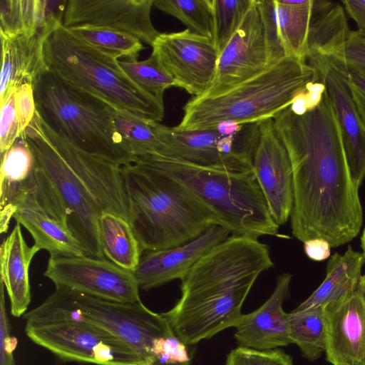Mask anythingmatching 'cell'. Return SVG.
<instances>
[{"mask_svg": "<svg viewBox=\"0 0 365 365\" xmlns=\"http://www.w3.org/2000/svg\"><path fill=\"white\" fill-rule=\"evenodd\" d=\"M152 53L173 79L175 86L194 97L206 93L216 77L219 53L212 38L188 29L160 33Z\"/></svg>", "mask_w": 365, "mask_h": 365, "instance_id": "cell-13", "label": "cell"}, {"mask_svg": "<svg viewBox=\"0 0 365 365\" xmlns=\"http://www.w3.org/2000/svg\"><path fill=\"white\" fill-rule=\"evenodd\" d=\"M307 63L316 69L327 89L341 130L350 173L359 187L365 178V130L346 77L322 56L314 55L308 58Z\"/></svg>", "mask_w": 365, "mask_h": 365, "instance_id": "cell-19", "label": "cell"}, {"mask_svg": "<svg viewBox=\"0 0 365 365\" xmlns=\"http://www.w3.org/2000/svg\"><path fill=\"white\" fill-rule=\"evenodd\" d=\"M14 102L19 131L21 135L36 113L34 87L29 83L18 87L14 92Z\"/></svg>", "mask_w": 365, "mask_h": 365, "instance_id": "cell-43", "label": "cell"}, {"mask_svg": "<svg viewBox=\"0 0 365 365\" xmlns=\"http://www.w3.org/2000/svg\"><path fill=\"white\" fill-rule=\"evenodd\" d=\"M328 60L345 76L352 100L365 130V71L353 66Z\"/></svg>", "mask_w": 365, "mask_h": 365, "instance_id": "cell-41", "label": "cell"}, {"mask_svg": "<svg viewBox=\"0 0 365 365\" xmlns=\"http://www.w3.org/2000/svg\"><path fill=\"white\" fill-rule=\"evenodd\" d=\"M225 365H294L292 357L281 349L259 350L239 346L231 350Z\"/></svg>", "mask_w": 365, "mask_h": 365, "instance_id": "cell-37", "label": "cell"}, {"mask_svg": "<svg viewBox=\"0 0 365 365\" xmlns=\"http://www.w3.org/2000/svg\"><path fill=\"white\" fill-rule=\"evenodd\" d=\"M68 1L0 0V34L30 35L40 29L63 25Z\"/></svg>", "mask_w": 365, "mask_h": 365, "instance_id": "cell-26", "label": "cell"}, {"mask_svg": "<svg viewBox=\"0 0 365 365\" xmlns=\"http://www.w3.org/2000/svg\"><path fill=\"white\" fill-rule=\"evenodd\" d=\"M266 39L269 63L272 66L286 58L278 35L274 0H257Z\"/></svg>", "mask_w": 365, "mask_h": 365, "instance_id": "cell-39", "label": "cell"}, {"mask_svg": "<svg viewBox=\"0 0 365 365\" xmlns=\"http://www.w3.org/2000/svg\"><path fill=\"white\" fill-rule=\"evenodd\" d=\"M153 3L154 0H69L63 25L112 29L152 46L160 34L151 21Z\"/></svg>", "mask_w": 365, "mask_h": 365, "instance_id": "cell-18", "label": "cell"}, {"mask_svg": "<svg viewBox=\"0 0 365 365\" xmlns=\"http://www.w3.org/2000/svg\"><path fill=\"white\" fill-rule=\"evenodd\" d=\"M269 66L263 24L257 0H255L240 26L219 55L212 86L201 96L222 93Z\"/></svg>", "mask_w": 365, "mask_h": 365, "instance_id": "cell-15", "label": "cell"}, {"mask_svg": "<svg viewBox=\"0 0 365 365\" xmlns=\"http://www.w3.org/2000/svg\"><path fill=\"white\" fill-rule=\"evenodd\" d=\"M289 337L302 356L315 361L325 352L327 321L324 306L289 313Z\"/></svg>", "mask_w": 365, "mask_h": 365, "instance_id": "cell-30", "label": "cell"}, {"mask_svg": "<svg viewBox=\"0 0 365 365\" xmlns=\"http://www.w3.org/2000/svg\"><path fill=\"white\" fill-rule=\"evenodd\" d=\"M44 55L47 66L78 88L145 120H163V101L135 84L118 59L85 43L63 25L46 38Z\"/></svg>", "mask_w": 365, "mask_h": 365, "instance_id": "cell-7", "label": "cell"}, {"mask_svg": "<svg viewBox=\"0 0 365 365\" xmlns=\"http://www.w3.org/2000/svg\"><path fill=\"white\" fill-rule=\"evenodd\" d=\"M56 287H64L90 296L120 302L140 301L133 272L106 259L50 257L44 272Z\"/></svg>", "mask_w": 365, "mask_h": 365, "instance_id": "cell-12", "label": "cell"}, {"mask_svg": "<svg viewBox=\"0 0 365 365\" xmlns=\"http://www.w3.org/2000/svg\"><path fill=\"white\" fill-rule=\"evenodd\" d=\"M360 240H361V247L362 250V254L365 259V227H364V229L362 232V234L361 235Z\"/></svg>", "mask_w": 365, "mask_h": 365, "instance_id": "cell-46", "label": "cell"}, {"mask_svg": "<svg viewBox=\"0 0 365 365\" xmlns=\"http://www.w3.org/2000/svg\"><path fill=\"white\" fill-rule=\"evenodd\" d=\"M292 168V235L331 247L353 240L363 224L359 189L350 173L341 133L323 82L317 78L273 118Z\"/></svg>", "mask_w": 365, "mask_h": 365, "instance_id": "cell-1", "label": "cell"}, {"mask_svg": "<svg viewBox=\"0 0 365 365\" xmlns=\"http://www.w3.org/2000/svg\"><path fill=\"white\" fill-rule=\"evenodd\" d=\"M274 2L278 35L285 56L307 62L314 23V0H274Z\"/></svg>", "mask_w": 365, "mask_h": 365, "instance_id": "cell-28", "label": "cell"}, {"mask_svg": "<svg viewBox=\"0 0 365 365\" xmlns=\"http://www.w3.org/2000/svg\"><path fill=\"white\" fill-rule=\"evenodd\" d=\"M188 346L175 333L159 338L154 342L153 359L149 365H191Z\"/></svg>", "mask_w": 365, "mask_h": 365, "instance_id": "cell-38", "label": "cell"}, {"mask_svg": "<svg viewBox=\"0 0 365 365\" xmlns=\"http://www.w3.org/2000/svg\"><path fill=\"white\" fill-rule=\"evenodd\" d=\"M292 277L289 273L280 274L268 299L252 312L242 314L235 327L234 337L239 346L267 350L292 344L289 313H286L282 307L289 294Z\"/></svg>", "mask_w": 365, "mask_h": 365, "instance_id": "cell-21", "label": "cell"}, {"mask_svg": "<svg viewBox=\"0 0 365 365\" xmlns=\"http://www.w3.org/2000/svg\"><path fill=\"white\" fill-rule=\"evenodd\" d=\"M103 254L118 266L134 272L143 251L129 221L110 212H103L98 220Z\"/></svg>", "mask_w": 365, "mask_h": 365, "instance_id": "cell-29", "label": "cell"}, {"mask_svg": "<svg viewBox=\"0 0 365 365\" xmlns=\"http://www.w3.org/2000/svg\"><path fill=\"white\" fill-rule=\"evenodd\" d=\"M118 63L135 84L160 101H163L165 91L175 86L172 77L153 54L143 61L131 58H120Z\"/></svg>", "mask_w": 365, "mask_h": 365, "instance_id": "cell-33", "label": "cell"}, {"mask_svg": "<svg viewBox=\"0 0 365 365\" xmlns=\"http://www.w3.org/2000/svg\"><path fill=\"white\" fill-rule=\"evenodd\" d=\"M324 309L327 361L331 365H365V274Z\"/></svg>", "mask_w": 365, "mask_h": 365, "instance_id": "cell-16", "label": "cell"}, {"mask_svg": "<svg viewBox=\"0 0 365 365\" xmlns=\"http://www.w3.org/2000/svg\"><path fill=\"white\" fill-rule=\"evenodd\" d=\"M39 177L34 153L23 138L1 154L0 225L6 232L14 212V204L23 194L38 191Z\"/></svg>", "mask_w": 365, "mask_h": 365, "instance_id": "cell-24", "label": "cell"}, {"mask_svg": "<svg viewBox=\"0 0 365 365\" xmlns=\"http://www.w3.org/2000/svg\"><path fill=\"white\" fill-rule=\"evenodd\" d=\"M76 300L85 319L106 329L129 345L149 365L156 339L173 334L167 319L140 301L120 303L75 290Z\"/></svg>", "mask_w": 365, "mask_h": 365, "instance_id": "cell-11", "label": "cell"}, {"mask_svg": "<svg viewBox=\"0 0 365 365\" xmlns=\"http://www.w3.org/2000/svg\"><path fill=\"white\" fill-rule=\"evenodd\" d=\"M259 130L252 173L273 220L280 226L290 219L293 207L292 165L287 151L275 131L273 118L261 122Z\"/></svg>", "mask_w": 365, "mask_h": 365, "instance_id": "cell-17", "label": "cell"}, {"mask_svg": "<svg viewBox=\"0 0 365 365\" xmlns=\"http://www.w3.org/2000/svg\"><path fill=\"white\" fill-rule=\"evenodd\" d=\"M133 162L170 178L232 235L255 239L277 235L279 226L252 171L200 165L163 155L136 157Z\"/></svg>", "mask_w": 365, "mask_h": 365, "instance_id": "cell-3", "label": "cell"}, {"mask_svg": "<svg viewBox=\"0 0 365 365\" xmlns=\"http://www.w3.org/2000/svg\"><path fill=\"white\" fill-rule=\"evenodd\" d=\"M153 5L180 20L191 31L212 39V0H154Z\"/></svg>", "mask_w": 365, "mask_h": 365, "instance_id": "cell-34", "label": "cell"}, {"mask_svg": "<svg viewBox=\"0 0 365 365\" xmlns=\"http://www.w3.org/2000/svg\"><path fill=\"white\" fill-rule=\"evenodd\" d=\"M53 30L40 29L30 35H1V70L0 103L12 90L29 83L34 87L48 68L44 43Z\"/></svg>", "mask_w": 365, "mask_h": 365, "instance_id": "cell-22", "label": "cell"}, {"mask_svg": "<svg viewBox=\"0 0 365 365\" xmlns=\"http://www.w3.org/2000/svg\"><path fill=\"white\" fill-rule=\"evenodd\" d=\"M128 221L143 249L156 251L187 243L216 225L176 182L144 164L122 166Z\"/></svg>", "mask_w": 365, "mask_h": 365, "instance_id": "cell-4", "label": "cell"}, {"mask_svg": "<svg viewBox=\"0 0 365 365\" xmlns=\"http://www.w3.org/2000/svg\"><path fill=\"white\" fill-rule=\"evenodd\" d=\"M304 250L307 257L316 262L324 261L331 256V245L324 239L313 238L306 240Z\"/></svg>", "mask_w": 365, "mask_h": 365, "instance_id": "cell-44", "label": "cell"}, {"mask_svg": "<svg viewBox=\"0 0 365 365\" xmlns=\"http://www.w3.org/2000/svg\"><path fill=\"white\" fill-rule=\"evenodd\" d=\"M34 93L38 115L56 134L120 167L132 163L134 158L115 130L111 106L48 67L36 80Z\"/></svg>", "mask_w": 365, "mask_h": 365, "instance_id": "cell-6", "label": "cell"}, {"mask_svg": "<svg viewBox=\"0 0 365 365\" xmlns=\"http://www.w3.org/2000/svg\"><path fill=\"white\" fill-rule=\"evenodd\" d=\"M40 122L49 143L86 187L102 212L113 213L128 220L121 167L78 148L53 132L41 118Z\"/></svg>", "mask_w": 365, "mask_h": 365, "instance_id": "cell-14", "label": "cell"}, {"mask_svg": "<svg viewBox=\"0 0 365 365\" xmlns=\"http://www.w3.org/2000/svg\"><path fill=\"white\" fill-rule=\"evenodd\" d=\"M364 264L362 252L354 250L350 245L342 255L335 252L327 263L326 276L322 283L293 311L324 306L338 299L356 285Z\"/></svg>", "mask_w": 365, "mask_h": 365, "instance_id": "cell-27", "label": "cell"}, {"mask_svg": "<svg viewBox=\"0 0 365 365\" xmlns=\"http://www.w3.org/2000/svg\"><path fill=\"white\" fill-rule=\"evenodd\" d=\"M11 91L1 104L0 151L7 150L21 136L15 109L14 92Z\"/></svg>", "mask_w": 365, "mask_h": 365, "instance_id": "cell-40", "label": "cell"}, {"mask_svg": "<svg viewBox=\"0 0 365 365\" xmlns=\"http://www.w3.org/2000/svg\"><path fill=\"white\" fill-rule=\"evenodd\" d=\"M27 336L63 361L147 365L123 341L88 322L25 326Z\"/></svg>", "mask_w": 365, "mask_h": 365, "instance_id": "cell-10", "label": "cell"}, {"mask_svg": "<svg viewBox=\"0 0 365 365\" xmlns=\"http://www.w3.org/2000/svg\"><path fill=\"white\" fill-rule=\"evenodd\" d=\"M230 234L225 228L214 225L198 237L180 246L147 251L133 272L139 288L147 291L175 279L182 280L205 254L226 240Z\"/></svg>", "mask_w": 365, "mask_h": 365, "instance_id": "cell-20", "label": "cell"}, {"mask_svg": "<svg viewBox=\"0 0 365 365\" xmlns=\"http://www.w3.org/2000/svg\"><path fill=\"white\" fill-rule=\"evenodd\" d=\"M51 186L66 217V225L87 256L106 259L98 227L99 206L45 136L37 113L21 135Z\"/></svg>", "mask_w": 365, "mask_h": 365, "instance_id": "cell-9", "label": "cell"}, {"mask_svg": "<svg viewBox=\"0 0 365 365\" xmlns=\"http://www.w3.org/2000/svg\"><path fill=\"white\" fill-rule=\"evenodd\" d=\"M346 12L356 22L361 36L365 38V0L341 1Z\"/></svg>", "mask_w": 365, "mask_h": 365, "instance_id": "cell-45", "label": "cell"}, {"mask_svg": "<svg viewBox=\"0 0 365 365\" xmlns=\"http://www.w3.org/2000/svg\"><path fill=\"white\" fill-rule=\"evenodd\" d=\"M39 250L34 245H27L19 222L1 243L0 279L9 297L11 314L15 317L24 316L31 302L29 267Z\"/></svg>", "mask_w": 365, "mask_h": 365, "instance_id": "cell-25", "label": "cell"}, {"mask_svg": "<svg viewBox=\"0 0 365 365\" xmlns=\"http://www.w3.org/2000/svg\"><path fill=\"white\" fill-rule=\"evenodd\" d=\"M12 217L31 234L34 245L50 257L87 256L66 225L49 215L34 193L23 194L16 200Z\"/></svg>", "mask_w": 365, "mask_h": 365, "instance_id": "cell-23", "label": "cell"}, {"mask_svg": "<svg viewBox=\"0 0 365 365\" xmlns=\"http://www.w3.org/2000/svg\"><path fill=\"white\" fill-rule=\"evenodd\" d=\"M316 55L365 71V38L349 29Z\"/></svg>", "mask_w": 365, "mask_h": 365, "instance_id": "cell-36", "label": "cell"}, {"mask_svg": "<svg viewBox=\"0 0 365 365\" xmlns=\"http://www.w3.org/2000/svg\"><path fill=\"white\" fill-rule=\"evenodd\" d=\"M259 123L224 122L212 128L181 130L153 122V128L162 143L157 155L228 170L252 171Z\"/></svg>", "mask_w": 365, "mask_h": 365, "instance_id": "cell-8", "label": "cell"}, {"mask_svg": "<svg viewBox=\"0 0 365 365\" xmlns=\"http://www.w3.org/2000/svg\"><path fill=\"white\" fill-rule=\"evenodd\" d=\"M318 77L307 62L286 57L266 70L215 96H196L182 108L175 126L203 130L224 122L261 123L289 106Z\"/></svg>", "mask_w": 365, "mask_h": 365, "instance_id": "cell-5", "label": "cell"}, {"mask_svg": "<svg viewBox=\"0 0 365 365\" xmlns=\"http://www.w3.org/2000/svg\"><path fill=\"white\" fill-rule=\"evenodd\" d=\"M5 287L0 279V365H15L14 351L17 341L11 336L5 303Z\"/></svg>", "mask_w": 365, "mask_h": 365, "instance_id": "cell-42", "label": "cell"}, {"mask_svg": "<svg viewBox=\"0 0 365 365\" xmlns=\"http://www.w3.org/2000/svg\"><path fill=\"white\" fill-rule=\"evenodd\" d=\"M112 115L115 130L134 158L160 153L162 143L153 128V121L113 107Z\"/></svg>", "mask_w": 365, "mask_h": 365, "instance_id": "cell-32", "label": "cell"}, {"mask_svg": "<svg viewBox=\"0 0 365 365\" xmlns=\"http://www.w3.org/2000/svg\"><path fill=\"white\" fill-rule=\"evenodd\" d=\"M255 0H212V41L220 53L240 26Z\"/></svg>", "mask_w": 365, "mask_h": 365, "instance_id": "cell-35", "label": "cell"}, {"mask_svg": "<svg viewBox=\"0 0 365 365\" xmlns=\"http://www.w3.org/2000/svg\"><path fill=\"white\" fill-rule=\"evenodd\" d=\"M274 265L269 247L232 235L205 254L181 280V297L162 313L188 346L235 327L258 277Z\"/></svg>", "mask_w": 365, "mask_h": 365, "instance_id": "cell-2", "label": "cell"}, {"mask_svg": "<svg viewBox=\"0 0 365 365\" xmlns=\"http://www.w3.org/2000/svg\"><path fill=\"white\" fill-rule=\"evenodd\" d=\"M66 28L85 43L117 59L138 58L145 48L138 38L118 30L88 25Z\"/></svg>", "mask_w": 365, "mask_h": 365, "instance_id": "cell-31", "label": "cell"}]
</instances>
